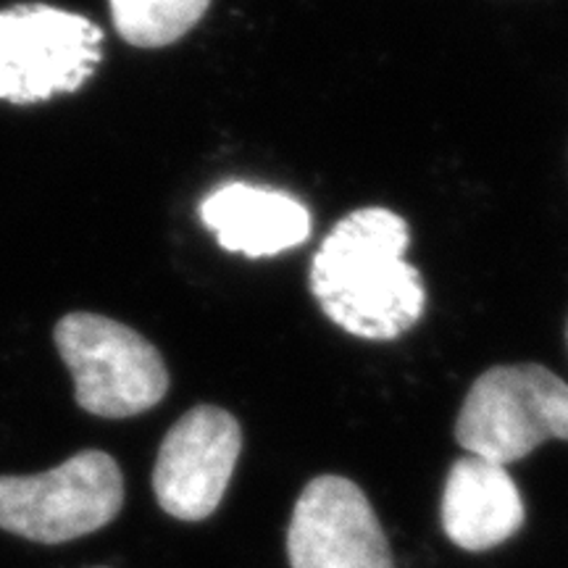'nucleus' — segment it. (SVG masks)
<instances>
[{
	"label": "nucleus",
	"instance_id": "f257e3e1",
	"mask_svg": "<svg viewBox=\"0 0 568 568\" xmlns=\"http://www.w3.org/2000/svg\"><path fill=\"white\" fill-rule=\"evenodd\" d=\"M410 232L389 209H361L324 237L311 264V293L347 335L395 339L424 314L422 274L406 261Z\"/></svg>",
	"mask_w": 568,
	"mask_h": 568
},
{
	"label": "nucleus",
	"instance_id": "f03ea898",
	"mask_svg": "<svg viewBox=\"0 0 568 568\" xmlns=\"http://www.w3.org/2000/svg\"><path fill=\"white\" fill-rule=\"evenodd\" d=\"M53 339L74 379L77 406L92 416H140L169 393L161 353L132 326L77 311L55 324Z\"/></svg>",
	"mask_w": 568,
	"mask_h": 568
},
{
	"label": "nucleus",
	"instance_id": "7ed1b4c3",
	"mask_svg": "<svg viewBox=\"0 0 568 568\" xmlns=\"http://www.w3.org/2000/svg\"><path fill=\"white\" fill-rule=\"evenodd\" d=\"M466 456L508 466L548 439H568V385L539 364L495 366L474 382L458 414Z\"/></svg>",
	"mask_w": 568,
	"mask_h": 568
},
{
	"label": "nucleus",
	"instance_id": "20e7f679",
	"mask_svg": "<svg viewBox=\"0 0 568 568\" xmlns=\"http://www.w3.org/2000/svg\"><path fill=\"white\" fill-rule=\"evenodd\" d=\"M124 506L122 468L103 450H82L34 477H0V529L61 545L103 529Z\"/></svg>",
	"mask_w": 568,
	"mask_h": 568
},
{
	"label": "nucleus",
	"instance_id": "39448f33",
	"mask_svg": "<svg viewBox=\"0 0 568 568\" xmlns=\"http://www.w3.org/2000/svg\"><path fill=\"white\" fill-rule=\"evenodd\" d=\"M103 59L95 21L48 3L0 11V101L32 105L77 92Z\"/></svg>",
	"mask_w": 568,
	"mask_h": 568
},
{
	"label": "nucleus",
	"instance_id": "423d86ee",
	"mask_svg": "<svg viewBox=\"0 0 568 568\" xmlns=\"http://www.w3.org/2000/svg\"><path fill=\"white\" fill-rule=\"evenodd\" d=\"M243 450L237 418L216 406L187 410L163 437L153 468L159 506L180 521H203L222 506Z\"/></svg>",
	"mask_w": 568,
	"mask_h": 568
},
{
	"label": "nucleus",
	"instance_id": "0eeeda50",
	"mask_svg": "<svg viewBox=\"0 0 568 568\" xmlns=\"http://www.w3.org/2000/svg\"><path fill=\"white\" fill-rule=\"evenodd\" d=\"M287 556L293 568H395L372 503L345 477L305 485L290 518Z\"/></svg>",
	"mask_w": 568,
	"mask_h": 568
},
{
	"label": "nucleus",
	"instance_id": "6e6552de",
	"mask_svg": "<svg viewBox=\"0 0 568 568\" xmlns=\"http://www.w3.org/2000/svg\"><path fill=\"white\" fill-rule=\"evenodd\" d=\"M201 219L224 251L247 258L280 255L303 245L311 234V213L301 201L247 182L213 190L201 205Z\"/></svg>",
	"mask_w": 568,
	"mask_h": 568
},
{
	"label": "nucleus",
	"instance_id": "1a4fd4ad",
	"mask_svg": "<svg viewBox=\"0 0 568 568\" xmlns=\"http://www.w3.org/2000/svg\"><path fill=\"white\" fill-rule=\"evenodd\" d=\"M527 508L506 466L464 456L453 464L443 493V529L458 548L481 552L524 527Z\"/></svg>",
	"mask_w": 568,
	"mask_h": 568
},
{
	"label": "nucleus",
	"instance_id": "9d476101",
	"mask_svg": "<svg viewBox=\"0 0 568 568\" xmlns=\"http://www.w3.org/2000/svg\"><path fill=\"white\" fill-rule=\"evenodd\" d=\"M211 0H111L113 27L130 45L163 48L184 38Z\"/></svg>",
	"mask_w": 568,
	"mask_h": 568
}]
</instances>
